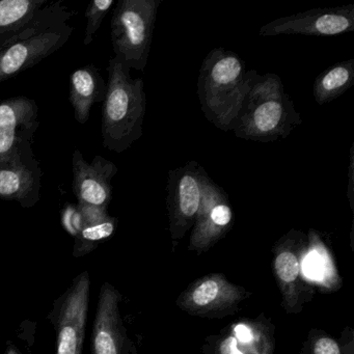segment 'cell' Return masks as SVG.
Segmentation results:
<instances>
[{"instance_id": "obj_1", "label": "cell", "mask_w": 354, "mask_h": 354, "mask_svg": "<svg viewBox=\"0 0 354 354\" xmlns=\"http://www.w3.org/2000/svg\"><path fill=\"white\" fill-rule=\"evenodd\" d=\"M256 70H248L233 51L215 48L208 53L198 80V96L205 117L223 131L234 129Z\"/></svg>"}, {"instance_id": "obj_2", "label": "cell", "mask_w": 354, "mask_h": 354, "mask_svg": "<svg viewBox=\"0 0 354 354\" xmlns=\"http://www.w3.org/2000/svg\"><path fill=\"white\" fill-rule=\"evenodd\" d=\"M106 96L103 101L101 133L103 147L123 153L142 136L147 111L144 80H133L119 59H109Z\"/></svg>"}, {"instance_id": "obj_3", "label": "cell", "mask_w": 354, "mask_h": 354, "mask_svg": "<svg viewBox=\"0 0 354 354\" xmlns=\"http://www.w3.org/2000/svg\"><path fill=\"white\" fill-rule=\"evenodd\" d=\"M300 124L299 113L279 76L257 73L233 131L242 140L272 142L289 136Z\"/></svg>"}, {"instance_id": "obj_4", "label": "cell", "mask_w": 354, "mask_h": 354, "mask_svg": "<svg viewBox=\"0 0 354 354\" xmlns=\"http://www.w3.org/2000/svg\"><path fill=\"white\" fill-rule=\"evenodd\" d=\"M75 14L63 1L46 6L30 28L0 49V84L35 67L67 44L74 30L68 21Z\"/></svg>"}, {"instance_id": "obj_5", "label": "cell", "mask_w": 354, "mask_h": 354, "mask_svg": "<svg viewBox=\"0 0 354 354\" xmlns=\"http://www.w3.org/2000/svg\"><path fill=\"white\" fill-rule=\"evenodd\" d=\"M161 0H120L111 18V42L115 59L130 70L148 65L157 12Z\"/></svg>"}, {"instance_id": "obj_6", "label": "cell", "mask_w": 354, "mask_h": 354, "mask_svg": "<svg viewBox=\"0 0 354 354\" xmlns=\"http://www.w3.org/2000/svg\"><path fill=\"white\" fill-rule=\"evenodd\" d=\"M207 178L208 174L194 160L169 171L167 203L171 235L175 239L183 237L194 225Z\"/></svg>"}, {"instance_id": "obj_7", "label": "cell", "mask_w": 354, "mask_h": 354, "mask_svg": "<svg viewBox=\"0 0 354 354\" xmlns=\"http://www.w3.org/2000/svg\"><path fill=\"white\" fill-rule=\"evenodd\" d=\"M354 30V6L313 9L304 13L279 18L263 26L262 37L304 35L310 37L339 36Z\"/></svg>"}, {"instance_id": "obj_8", "label": "cell", "mask_w": 354, "mask_h": 354, "mask_svg": "<svg viewBox=\"0 0 354 354\" xmlns=\"http://www.w3.org/2000/svg\"><path fill=\"white\" fill-rule=\"evenodd\" d=\"M39 126L34 99L18 96L0 101V160L32 149Z\"/></svg>"}, {"instance_id": "obj_9", "label": "cell", "mask_w": 354, "mask_h": 354, "mask_svg": "<svg viewBox=\"0 0 354 354\" xmlns=\"http://www.w3.org/2000/svg\"><path fill=\"white\" fill-rule=\"evenodd\" d=\"M232 223L233 210L227 194L208 176L190 237V248L198 252L209 250L225 235Z\"/></svg>"}, {"instance_id": "obj_10", "label": "cell", "mask_w": 354, "mask_h": 354, "mask_svg": "<svg viewBox=\"0 0 354 354\" xmlns=\"http://www.w3.org/2000/svg\"><path fill=\"white\" fill-rule=\"evenodd\" d=\"M42 177L32 148L0 160V200L32 208L40 201Z\"/></svg>"}, {"instance_id": "obj_11", "label": "cell", "mask_w": 354, "mask_h": 354, "mask_svg": "<svg viewBox=\"0 0 354 354\" xmlns=\"http://www.w3.org/2000/svg\"><path fill=\"white\" fill-rule=\"evenodd\" d=\"M73 194L78 204L107 210L113 198L111 180L118 174L117 165L102 156H96L88 163L78 149L72 156Z\"/></svg>"}, {"instance_id": "obj_12", "label": "cell", "mask_w": 354, "mask_h": 354, "mask_svg": "<svg viewBox=\"0 0 354 354\" xmlns=\"http://www.w3.org/2000/svg\"><path fill=\"white\" fill-rule=\"evenodd\" d=\"M90 277L82 272L74 281L61 308L57 354H82L88 318Z\"/></svg>"}, {"instance_id": "obj_13", "label": "cell", "mask_w": 354, "mask_h": 354, "mask_svg": "<svg viewBox=\"0 0 354 354\" xmlns=\"http://www.w3.org/2000/svg\"><path fill=\"white\" fill-rule=\"evenodd\" d=\"M241 288L229 283L223 275L211 274L190 286L178 300V306L196 315L225 312L244 298Z\"/></svg>"}, {"instance_id": "obj_14", "label": "cell", "mask_w": 354, "mask_h": 354, "mask_svg": "<svg viewBox=\"0 0 354 354\" xmlns=\"http://www.w3.org/2000/svg\"><path fill=\"white\" fill-rule=\"evenodd\" d=\"M119 301L120 294L117 290L105 283L97 308L92 337V354H120Z\"/></svg>"}, {"instance_id": "obj_15", "label": "cell", "mask_w": 354, "mask_h": 354, "mask_svg": "<svg viewBox=\"0 0 354 354\" xmlns=\"http://www.w3.org/2000/svg\"><path fill=\"white\" fill-rule=\"evenodd\" d=\"M107 84L94 65L78 68L70 77L69 101L74 118L80 125L88 123L91 111L96 103H103Z\"/></svg>"}, {"instance_id": "obj_16", "label": "cell", "mask_w": 354, "mask_h": 354, "mask_svg": "<svg viewBox=\"0 0 354 354\" xmlns=\"http://www.w3.org/2000/svg\"><path fill=\"white\" fill-rule=\"evenodd\" d=\"M48 5L47 0H0V49L30 28Z\"/></svg>"}, {"instance_id": "obj_17", "label": "cell", "mask_w": 354, "mask_h": 354, "mask_svg": "<svg viewBox=\"0 0 354 354\" xmlns=\"http://www.w3.org/2000/svg\"><path fill=\"white\" fill-rule=\"evenodd\" d=\"M354 84V59L341 62L319 74L313 95L319 105L331 102L345 94Z\"/></svg>"}, {"instance_id": "obj_18", "label": "cell", "mask_w": 354, "mask_h": 354, "mask_svg": "<svg viewBox=\"0 0 354 354\" xmlns=\"http://www.w3.org/2000/svg\"><path fill=\"white\" fill-rule=\"evenodd\" d=\"M292 239H286L274 259V271L283 292L286 308L295 310L297 304V283L299 279V256Z\"/></svg>"}, {"instance_id": "obj_19", "label": "cell", "mask_w": 354, "mask_h": 354, "mask_svg": "<svg viewBox=\"0 0 354 354\" xmlns=\"http://www.w3.org/2000/svg\"><path fill=\"white\" fill-rule=\"evenodd\" d=\"M271 347L260 328L248 322H240L232 329L219 346L221 354H270Z\"/></svg>"}, {"instance_id": "obj_20", "label": "cell", "mask_w": 354, "mask_h": 354, "mask_svg": "<svg viewBox=\"0 0 354 354\" xmlns=\"http://www.w3.org/2000/svg\"><path fill=\"white\" fill-rule=\"evenodd\" d=\"M118 219L107 215L95 223L82 225L80 233L75 236L74 256L80 257L92 252L100 242L109 239L117 229Z\"/></svg>"}, {"instance_id": "obj_21", "label": "cell", "mask_w": 354, "mask_h": 354, "mask_svg": "<svg viewBox=\"0 0 354 354\" xmlns=\"http://www.w3.org/2000/svg\"><path fill=\"white\" fill-rule=\"evenodd\" d=\"M115 3H117L115 0H94L88 3L84 13L86 17V28L84 32V44L86 46L92 44L95 35L101 28L103 20Z\"/></svg>"}, {"instance_id": "obj_22", "label": "cell", "mask_w": 354, "mask_h": 354, "mask_svg": "<svg viewBox=\"0 0 354 354\" xmlns=\"http://www.w3.org/2000/svg\"><path fill=\"white\" fill-rule=\"evenodd\" d=\"M63 223L68 232L72 235L76 236L80 233L82 227V218L80 208L68 205L63 212Z\"/></svg>"}, {"instance_id": "obj_23", "label": "cell", "mask_w": 354, "mask_h": 354, "mask_svg": "<svg viewBox=\"0 0 354 354\" xmlns=\"http://www.w3.org/2000/svg\"><path fill=\"white\" fill-rule=\"evenodd\" d=\"M314 354H341V351L335 339L325 337L315 343Z\"/></svg>"}, {"instance_id": "obj_24", "label": "cell", "mask_w": 354, "mask_h": 354, "mask_svg": "<svg viewBox=\"0 0 354 354\" xmlns=\"http://www.w3.org/2000/svg\"><path fill=\"white\" fill-rule=\"evenodd\" d=\"M6 354H19V352H18L17 349H16L15 347H13V346H10V347L8 348Z\"/></svg>"}]
</instances>
